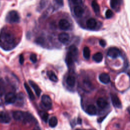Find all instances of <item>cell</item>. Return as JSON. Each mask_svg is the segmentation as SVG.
<instances>
[{
    "mask_svg": "<svg viewBox=\"0 0 130 130\" xmlns=\"http://www.w3.org/2000/svg\"><path fill=\"white\" fill-rule=\"evenodd\" d=\"M5 102L8 104H13L14 103L16 100V95L13 92H8L5 96Z\"/></svg>",
    "mask_w": 130,
    "mask_h": 130,
    "instance_id": "cell-5",
    "label": "cell"
},
{
    "mask_svg": "<svg viewBox=\"0 0 130 130\" xmlns=\"http://www.w3.org/2000/svg\"><path fill=\"white\" fill-rule=\"evenodd\" d=\"M119 50L118 49V48L115 47L110 48L107 52V55L109 57L113 58H115L117 57L119 55Z\"/></svg>",
    "mask_w": 130,
    "mask_h": 130,
    "instance_id": "cell-4",
    "label": "cell"
},
{
    "mask_svg": "<svg viewBox=\"0 0 130 130\" xmlns=\"http://www.w3.org/2000/svg\"><path fill=\"white\" fill-rule=\"evenodd\" d=\"M99 43L100 45L103 47H104L106 46V42L104 40H101L99 42Z\"/></svg>",
    "mask_w": 130,
    "mask_h": 130,
    "instance_id": "cell-34",
    "label": "cell"
},
{
    "mask_svg": "<svg viewBox=\"0 0 130 130\" xmlns=\"http://www.w3.org/2000/svg\"><path fill=\"white\" fill-rule=\"evenodd\" d=\"M111 101L113 104V105L117 108H120L121 107V103L117 95L115 94H111Z\"/></svg>",
    "mask_w": 130,
    "mask_h": 130,
    "instance_id": "cell-6",
    "label": "cell"
},
{
    "mask_svg": "<svg viewBox=\"0 0 130 130\" xmlns=\"http://www.w3.org/2000/svg\"><path fill=\"white\" fill-rule=\"evenodd\" d=\"M91 6L94 12L96 14H99L100 12V6L95 1H92L91 3Z\"/></svg>",
    "mask_w": 130,
    "mask_h": 130,
    "instance_id": "cell-26",
    "label": "cell"
},
{
    "mask_svg": "<svg viewBox=\"0 0 130 130\" xmlns=\"http://www.w3.org/2000/svg\"><path fill=\"white\" fill-rule=\"evenodd\" d=\"M41 101L43 105L46 108H50L52 107V102L51 99L49 95L47 94L43 95L41 98Z\"/></svg>",
    "mask_w": 130,
    "mask_h": 130,
    "instance_id": "cell-3",
    "label": "cell"
},
{
    "mask_svg": "<svg viewBox=\"0 0 130 130\" xmlns=\"http://www.w3.org/2000/svg\"><path fill=\"white\" fill-rule=\"evenodd\" d=\"M57 119L55 116H53L49 119V125L51 127H55L57 124Z\"/></svg>",
    "mask_w": 130,
    "mask_h": 130,
    "instance_id": "cell-24",
    "label": "cell"
},
{
    "mask_svg": "<svg viewBox=\"0 0 130 130\" xmlns=\"http://www.w3.org/2000/svg\"><path fill=\"white\" fill-rule=\"evenodd\" d=\"M78 123H79V124H81V122H82V120H81V119L80 118H78Z\"/></svg>",
    "mask_w": 130,
    "mask_h": 130,
    "instance_id": "cell-38",
    "label": "cell"
},
{
    "mask_svg": "<svg viewBox=\"0 0 130 130\" xmlns=\"http://www.w3.org/2000/svg\"><path fill=\"white\" fill-rule=\"evenodd\" d=\"M24 62V57L22 54H21L19 57V62L20 64H23Z\"/></svg>",
    "mask_w": 130,
    "mask_h": 130,
    "instance_id": "cell-35",
    "label": "cell"
},
{
    "mask_svg": "<svg viewBox=\"0 0 130 130\" xmlns=\"http://www.w3.org/2000/svg\"><path fill=\"white\" fill-rule=\"evenodd\" d=\"M86 112L89 115H95L96 113V109L93 105H90L87 106L86 109Z\"/></svg>",
    "mask_w": 130,
    "mask_h": 130,
    "instance_id": "cell-18",
    "label": "cell"
},
{
    "mask_svg": "<svg viewBox=\"0 0 130 130\" xmlns=\"http://www.w3.org/2000/svg\"><path fill=\"white\" fill-rule=\"evenodd\" d=\"M41 117L44 121L47 122L48 119V114L46 112H43L41 114Z\"/></svg>",
    "mask_w": 130,
    "mask_h": 130,
    "instance_id": "cell-30",
    "label": "cell"
},
{
    "mask_svg": "<svg viewBox=\"0 0 130 130\" xmlns=\"http://www.w3.org/2000/svg\"><path fill=\"white\" fill-rule=\"evenodd\" d=\"M86 26L88 28H94L96 26L97 22H96V21L95 20V19L94 18H91L88 19L87 20V21L86 22Z\"/></svg>",
    "mask_w": 130,
    "mask_h": 130,
    "instance_id": "cell-14",
    "label": "cell"
},
{
    "mask_svg": "<svg viewBox=\"0 0 130 130\" xmlns=\"http://www.w3.org/2000/svg\"><path fill=\"white\" fill-rule=\"evenodd\" d=\"M30 60H31V61L33 63H35L37 62V55L33 53V54H31L30 55Z\"/></svg>",
    "mask_w": 130,
    "mask_h": 130,
    "instance_id": "cell-32",
    "label": "cell"
},
{
    "mask_svg": "<svg viewBox=\"0 0 130 130\" xmlns=\"http://www.w3.org/2000/svg\"><path fill=\"white\" fill-rule=\"evenodd\" d=\"M58 39L60 42L63 44H66L70 40V36L66 32H61L58 35Z\"/></svg>",
    "mask_w": 130,
    "mask_h": 130,
    "instance_id": "cell-9",
    "label": "cell"
},
{
    "mask_svg": "<svg viewBox=\"0 0 130 130\" xmlns=\"http://www.w3.org/2000/svg\"><path fill=\"white\" fill-rule=\"evenodd\" d=\"M103 58V55L102 53L101 52H97L95 53L92 56V58L93 60L96 62H101Z\"/></svg>",
    "mask_w": 130,
    "mask_h": 130,
    "instance_id": "cell-22",
    "label": "cell"
},
{
    "mask_svg": "<svg viewBox=\"0 0 130 130\" xmlns=\"http://www.w3.org/2000/svg\"><path fill=\"white\" fill-rule=\"evenodd\" d=\"M76 130H81V129H76Z\"/></svg>",
    "mask_w": 130,
    "mask_h": 130,
    "instance_id": "cell-39",
    "label": "cell"
},
{
    "mask_svg": "<svg viewBox=\"0 0 130 130\" xmlns=\"http://www.w3.org/2000/svg\"><path fill=\"white\" fill-rule=\"evenodd\" d=\"M58 26L60 29L63 30H68L70 26L69 22L66 19H61L58 23Z\"/></svg>",
    "mask_w": 130,
    "mask_h": 130,
    "instance_id": "cell-7",
    "label": "cell"
},
{
    "mask_svg": "<svg viewBox=\"0 0 130 130\" xmlns=\"http://www.w3.org/2000/svg\"><path fill=\"white\" fill-rule=\"evenodd\" d=\"M83 55L84 58L86 59H88L90 57V49L88 47H85L83 49Z\"/></svg>",
    "mask_w": 130,
    "mask_h": 130,
    "instance_id": "cell-25",
    "label": "cell"
},
{
    "mask_svg": "<svg viewBox=\"0 0 130 130\" xmlns=\"http://www.w3.org/2000/svg\"><path fill=\"white\" fill-rule=\"evenodd\" d=\"M47 75L48 77H49V78L50 79V80H51L52 81L56 82L58 81L57 77L56 76V74L54 73V72H53L52 71H48L47 73Z\"/></svg>",
    "mask_w": 130,
    "mask_h": 130,
    "instance_id": "cell-21",
    "label": "cell"
},
{
    "mask_svg": "<svg viewBox=\"0 0 130 130\" xmlns=\"http://www.w3.org/2000/svg\"><path fill=\"white\" fill-rule=\"evenodd\" d=\"M96 104L99 108L101 109H103L107 106L108 103L107 101L105 100L104 98H99L96 100Z\"/></svg>",
    "mask_w": 130,
    "mask_h": 130,
    "instance_id": "cell-13",
    "label": "cell"
},
{
    "mask_svg": "<svg viewBox=\"0 0 130 130\" xmlns=\"http://www.w3.org/2000/svg\"><path fill=\"white\" fill-rule=\"evenodd\" d=\"M113 15V12L110 9H108L106 11V13H105V16H106V17L107 18H110L112 17Z\"/></svg>",
    "mask_w": 130,
    "mask_h": 130,
    "instance_id": "cell-31",
    "label": "cell"
},
{
    "mask_svg": "<svg viewBox=\"0 0 130 130\" xmlns=\"http://www.w3.org/2000/svg\"><path fill=\"white\" fill-rule=\"evenodd\" d=\"M32 130H41V129L38 126H37V127H35Z\"/></svg>",
    "mask_w": 130,
    "mask_h": 130,
    "instance_id": "cell-37",
    "label": "cell"
},
{
    "mask_svg": "<svg viewBox=\"0 0 130 130\" xmlns=\"http://www.w3.org/2000/svg\"><path fill=\"white\" fill-rule=\"evenodd\" d=\"M24 87L25 88V90L28 94V95L29 99L31 100H34L35 99V95H34L31 89H30V88L29 87L28 85L26 83H24Z\"/></svg>",
    "mask_w": 130,
    "mask_h": 130,
    "instance_id": "cell-19",
    "label": "cell"
},
{
    "mask_svg": "<svg viewBox=\"0 0 130 130\" xmlns=\"http://www.w3.org/2000/svg\"><path fill=\"white\" fill-rule=\"evenodd\" d=\"M22 121L23 123H26L30 122L32 120V115L28 112H24L23 116L22 118Z\"/></svg>",
    "mask_w": 130,
    "mask_h": 130,
    "instance_id": "cell-17",
    "label": "cell"
},
{
    "mask_svg": "<svg viewBox=\"0 0 130 130\" xmlns=\"http://www.w3.org/2000/svg\"><path fill=\"white\" fill-rule=\"evenodd\" d=\"M84 12V10L83 8L80 6L77 5L76 6H75L74 8V14L78 17H81L83 15Z\"/></svg>",
    "mask_w": 130,
    "mask_h": 130,
    "instance_id": "cell-11",
    "label": "cell"
},
{
    "mask_svg": "<svg viewBox=\"0 0 130 130\" xmlns=\"http://www.w3.org/2000/svg\"><path fill=\"white\" fill-rule=\"evenodd\" d=\"M121 0H110V6L113 9H115L121 4Z\"/></svg>",
    "mask_w": 130,
    "mask_h": 130,
    "instance_id": "cell-23",
    "label": "cell"
},
{
    "mask_svg": "<svg viewBox=\"0 0 130 130\" xmlns=\"http://www.w3.org/2000/svg\"><path fill=\"white\" fill-rule=\"evenodd\" d=\"M23 113L22 111H15L13 112L12 113V116L16 120H20L22 119L23 116Z\"/></svg>",
    "mask_w": 130,
    "mask_h": 130,
    "instance_id": "cell-15",
    "label": "cell"
},
{
    "mask_svg": "<svg viewBox=\"0 0 130 130\" xmlns=\"http://www.w3.org/2000/svg\"><path fill=\"white\" fill-rule=\"evenodd\" d=\"M5 92V86L3 81L0 78V96H2Z\"/></svg>",
    "mask_w": 130,
    "mask_h": 130,
    "instance_id": "cell-29",
    "label": "cell"
},
{
    "mask_svg": "<svg viewBox=\"0 0 130 130\" xmlns=\"http://www.w3.org/2000/svg\"><path fill=\"white\" fill-rule=\"evenodd\" d=\"M11 120L9 114L5 112H0V122L4 123H8Z\"/></svg>",
    "mask_w": 130,
    "mask_h": 130,
    "instance_id": "cell-8",
    "label": "cell"
},
{
    "mask_svg": "<svg viewBox=\"0 0 130 130\" xmlns=\"http://www.w3.org/2000/svg\"><path fill=\"white\" fill-rule=\"evenodd\" d=\"M23 101H24V96L23 95L22 93H19L18 94V96H16V100L15 102H17L18 104L19 105H22L23 103Z\"/></svg>",
    "mask_w": 130,
    "mask_h": 130,
    "instance_id": "cell-28",
    "label": "cell"
},
{
    "mask_svg": "<svg viewBox=\"0 0 130 130\" xmlns=\"http://www.w3.org/2000/svg\"><path fill=\"white\" fill-rule=\"evenodd\" d=\"M29 83L30 84V85H31V86L32 87V88L34 89L36 95L38 96H39L40 95V94L41 93V89L39 88V86L36 84L35 83L34 81H31V80H29Z\"/></svg>",
    "mask_w": 130,
    "mask_h": 130,
    "instance_id": "cell-12",
    "label": "cell"
},
{
    "mask_svg": "<svg viewBox=\"0 0 130 130\" xmlns=\"http://www.w3.org/2000/svg\"><path fill=\"white\" fill-rule=\"evenodd\" d=\"M76 79L74 76L72 75H69L68 76L66 79V83L70 87H74L75 84Z\"/></svg>",
    "mask_w": 130,
    "mask_h": 130,
    "instance_id": "cell-16",
    "label": "cell"
},
{
    "mask_svg": "<svg viewBox=\"0 0 130 130\" xmlns=\"http://www.w3.org/2000/svg\"><path fill=\"white\" fill-rule=\"evenodd\" d=\"M55 1L60 6H63V0H55Z\"/></svg>",
    "mask_w": 130,
    "mask_h": 130,
    "instance_id": "cell-36",
    "label": "cell"
},
{
    "mask_svg": "<svg viewBox=\"0 0 130 130\" xmlns=\"http://www.w3.org/2000/svg\"><path fill=\"white\" fill-rule=\"evenodd\" d=\"M14 36L9 32H2L0 35V46L5 50L11 49L14 45Z\"/></svg>",
    "mask_w": 130,
    "mask_h": 130,
    "instance_id": "cell-1",
    "label": "cell"
},
{
    "mask_svg": "<svg viewBox=\"0 0 130 130\" xmlns=\"http://www.w3.org/2000/svg\"><path fill=\"white\" fill-rule=\"evenodd\" d=\"M6 20L7 22L13 23H17L20 20V16L18 12L15 10L10 11L6 15Z\"/></svg>",
    "mask_w": 130,
    "mask_h": 130,
    "instance_id": "cell-2",
    "label": "cell"
},
{
    "mask_svg": "<svg viewBox=\"0 0 130 130\" xmlns=\"http://www.w3.org/2000/svg\"><path fill=\"white\" fill-rule=\"evenodd\" d=\"M99 78L100 81L104 84H108L110 81V77L109 75L106 73L101 74L99 75Z\"/></svg>",
    "mask_w": 130,
    "mask_h": 130,
    "instance_id": "cell-10",
    "label": "cell"
},
{
    "mask_svg": "<svg viewBox=\"0 0 130 130\" xmlns=\"http://www.w3.org/2000/svg\"><path fill=\"white\" fill-rule=\"evenodd\" d=\"M72 2L76 5H80L82 3V0H72Z\"/></svg>",
    "mask_w": 130,
    "mask_h": 130,
    "instance_id": "cell-33",
    "label": "cell"
},
{
    "mask_svg": "<svg viewBox=\"0 0 130 130\" xmlns=\"http://www.w3.org/2000/svg\"><path fill=\"white\" fill-rule=\"evenodd\" d=\"M78 49L75 45H71L69 47V53L74 58L78 54Z\"/></svg>",
    "mask_w": 130,
    "mask_h": 130,
    "instance_id": "cell-20",
    "label": "cell"
},
{
    "mask_svg": "<svg viewBox=\"0 0 130 130\" xmlns=\"http://www.w3.org/2000/svg\"><path fill=\"white\" fill-rule=\"evenodd\" d=\"M74 58H73V57L68 52L66 58V62L68 64V65L71 66V65L73 64V63L74 62Z\"/></svg>",
    "mask_w": 130,
    "mask_h": 130,
    "instance_id": "cell-27",
    "label": "cell"
}]
</instances>
